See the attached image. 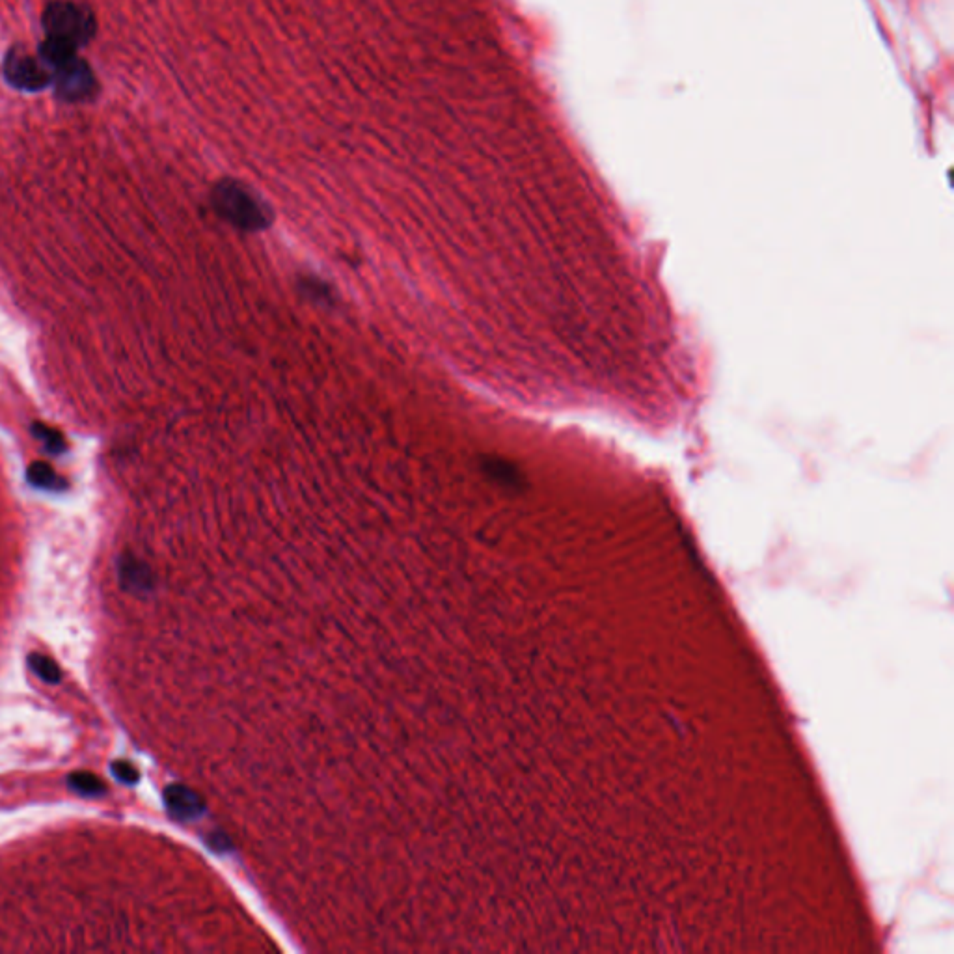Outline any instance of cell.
<instances>
[{"label":"cell","instance_id":"1","mask_svg":"<svg viewBox=\"0 0 954 954\" xmlns=\"http://www.w3.org/2000/svg\"><path fill=\"white\" fill-rule=\"evenodd\" d=\"M211 205L220 219L239 232H263L273 224L269 205L235 179H222L213 187Z\"/></svg>","mask_w":954,"mask_h":954},{"label":"cell","instance_id":"2","mask_svg":"<svg viewBox=\"0 0 954 954\" xmlns=\"http://www.w3.org/2000/svg\"><path fill=\"white\" fill-rule=\"evenodd\" d=\"M43 28L47 38L66 41L73 47H82L96 34V19L88 8L69 0L49 2L43 12Z\"/></svg>","mask_w":954,"mask_h":954},{"label":"cell","instance_id":"3","mask_svg":"<svg viewBox=\"0 0 954 954\" xmlns=\"http://www.w3.org/2000/svg\"><path fill=\"white\" fill-rule=\"evenodd\" d=\"M4 77L17 90L40 92L53 82V71L41 60L40 55H32L23 47H12L4 58Z\"/></svg>","mask_w":954,"mask_h":954},{"label":"cell","instance_id":"4","mask_svg":"<svg viewBox=\"0 0 954 954\" xmlns=\"http://www.w3.org/2000/svg\"><path fill=\"white\" fill-rule=\"evenodd\" d=\"M56 96L66 103H79L92 99L97 92V81L90 66L79 56L66 66L56 69L53 75Z\"/></svg>","mask_w":954,"mask_h":954},{"label":"cell","instance_id":"5","mask_svg":"<svg viewBox=\"0 0 954 954\" xmlns=\"http://www.w3.org/2000/svg\"><path fill=\"white\" fill-rule=\"evenodd\" d=\"M164 804L172 817L179 820H192L200 817L204 811L202 798L185 785H170L164 791Z\"/></svg>","mask_w":954,"mask_h":954},{"label":"cell","instance_id":"6","mask_svg":"<svg viewBox=\"0 0 954 954\" xmlns=\"http://www.w3.org/2000/svg\"><path fill=\"white\" fill-rule=\"evenodd\" d=\"M120 582L122 586L131 591V593H150L153 589V574H151L150 567L140 561V559L133 558V556H123L120 559Z\"/></svg>","mask_w":954,"mask_h":954},{"label":"cell","instance_id":"7","mask_svg":"<svg viewBox=\"0 0 954 954\" xmlns=\"http://www.w3.org/2000/svg\"><path fill=\"white\" fill-rule=\"evenodd\" d=\"M479 468H481L483 476L489 477L496 485L505 487V489H517V487H520V483H522L520 472H518L513 464L507 463L504 459L487 455V457L481 459Z\"/></svg>","mask_w":954,"mask_h":954},{"label":"cell","instance_id":"8","mask_svg":"<svg viewBox=\"0 0 954 954\" xmlns=\"http://www.w3.org/2000/svg\"><path fill=\"white\" fill-rule=\"evenodd\" d=\"M28 481L43 491L60 492L68 489V483L45 463H34L28 468Z\"/></svg>","mask_w":954,"mask_h":954},{"label":"cell","instance_id":"9","mask_svg":"<svg viewBox=\"0 0 954 954\" xmlns=\"http://www.w3.org/2000/svg\"><path fill=\"white\" fill-rule=\"evenodd\" d=\"M68 789L84 798H97L107 792L105 781H101L96 774L90 772H73L68 776Z\"/></svg>","mask_w":954,"mask_h":954},{"label":"cell","instance_id":"10","mask_svg":"<svg viewBox=\"0 0 954 954\" xmlns=\"http://www.w3.org/2000/svg\"><path fill=\"white\" fill-rule=\"evenodd\" d=\"M27 664L28 668L32 669V673L38 675L41 681L47 682V684H58L62 681V671L58 668L55 660L49 658V656L32 653V655H28Z\"/></svg>","mask_w":954,"mask_h":954},{"label":"cell","instance_id":"11","mask_svg":"<svg viewBox=\"0 0 954 954\" xmlns=\"http://www.w3.org/2000/svg\"><path fill=\"white\" fill-rule=\"evenodd\" d=\"M34 437L40 440L43 444V448L49 451L51 455H62L66 451V440L60 435V431H56L53 427L49 425H43V423H36L34 429H32Z\"/></svg>","mask_w":954,"mask_h":954},{"label":"cell","instance_id":"12","mask_svg":"<svg viewBox=\"0 0 954 954\" xmlns=\"http://www.w3.org/2000/svg\"><path fill=\"white\" fill-rule=\"evenodd\" d=\"M300 289H302V291H304L308 297H312V299L315 300H321V302L330 300V297H332V293H330V287H328L323 280L314 278V276H304V278L300 280Z\"/></svg>","mask_w":954,"mask_h":954},{"label":"cell","instance_id":"13","mask_svg":"<svg viewBox=\"0 0 954 954\" xmlns=\"http://www.w3.org/2000/svg\"><path fill=\"white\" fill-rule=\"evenodd\" d=\"M110 774L114 776V779H118L123 785H137L138 779H140V774H138L137 768L127 761H114L110 764Z\"/></svg>","mask_w":954,"mask_h":954}]
</instances>
